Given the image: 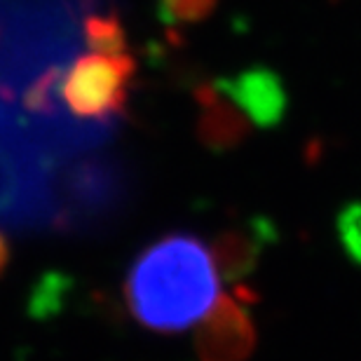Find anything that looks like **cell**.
<instances>
[{"label":"cell","instance_id":"3957f363","mask_svg":"<svg viewBox=\"0 0 361 361\" xmlns=\"http://www.w3.org/2000/svg\"><path fill=\"white\" fill-rule=\"evenodd\" d=\"M258 331L251 314V295L244 288L219 295L200 319L195 352L200 361H247L256 348Z\"/></svg>","mask_w":361,"mask_h":361},{"label":"cell","instance_id":"6da1fadb","mask_svg":"<svg viewBox=\"0 0 361 361\" xmlns=\"http://www.w3.org/2000/svg\"><path fill=\"white\" fill-rule=\"evenodd\" d=\"M212 247L188 233H169L134 258L125 300L134 319L157 334L190 329L219 298Z\"/></svg>","mask_w":361,"mask_h":361},{"label":"cell","instance_id":"5b68a950","mask_svg":"<svg viewBox=\"0 0 361 361\" xmlns=\"http://www.w3.org/2000/svg\"><path fill=\"white\" fill-rule=\"evenodd\" d=\"M197 99V136L212 150H233L251 134V122L216 85H200Z\"/></svg>","mask_w":361,"mask_h":361},{"label":"cell","instance_id":"9c48e42d","mask_svg":"<svg viewBox=\"0 0 361 361\" xmlns=\"http://www.w3.org/2000/svg\"><path fill=\"white\" fill-rule=\"evenodd\" d=\"M338 235L345 251L361 263V204L345 207V212L338 219Z\"/></svg>","mask_w":361,"mask_h":361},{"label":"cell","instance_id":"30bf717a","mask_svg":"<svg viewBox=\"0 0 361 361\" xmlns=\"http://www.w3.org/2000/svg\"><path fill=\"white\" fill-rule=\"evenodd\" d=\"M7 263H10V247H7V240L5 235L0 233V274L7 268Z\"/></svg>","mask_w":361,"mask_h":361},{"label":"cell","instance_id":"277c9868","mask_svg":"<svg viewBox=\"0 0 361 361\" xmlns=\"http://www.w3.org/2000/svg\"><path fill=\"white\" fill-rule=\"evenodd\" d=\"M254 127H274L284 120L288 97L279 75L270 68H244L233 78H221L214 82Z\"/></svg>","mask_w":361,"mask_h":361},{"label":"cell","instance_id":"7a4b0ae2","mask_svg":"<svg viewBox=\"0 0 361 361\" xmlns=\"http://www.w3.org/2000/svg\"><path fill=\"white\" fill-rule=\"evenodd\" d=\"M134 75L136 61L127 52H87L61 71L56 94L78 120H115L125 111Z\"/></svg>","mask_w":361,"mask_h":361},{"label":"cell","instance_id":"52a82bcc","mask_svg":"<svg viewBox=\"0 0 361 361\" xmlns=\"http://www.w3.org/2000/svg\"><path fill=\"white\" fill-rule=\"evenodd\" d=\"M82 40L92 52H127V31L115 14H87L82 21Z\"/></svg>","mask_w":361,"mask_h":361},{"label":"cell","instance_id":"8992f818","mask_svg":"<svg viewBox=\"0 0 361 361\" xmlns=\"http://www.w3.org/2000/svg\"><path fill=\"white\" fill-rule=\"evenodd\" d=\"M263 251V235L251 228H228L216 235L212 256L219 277L228 284H237L254 272Z\"/></svg>","mask_w":361,"mask_h":361},{"label":"cell","instance_id":"ba28073f","mask_svg":"<svg viewBox=\"0 0 361 361\" xmlns=\"http://www.w3.org/2000/svg\"><path fill=\"white\" fill-rule=\"evenodd\" d=\"M216 0H160V17L169 26H190L214 12Z\"/></svg>","mask_w":361,"mask_h":361}]
</instances>
